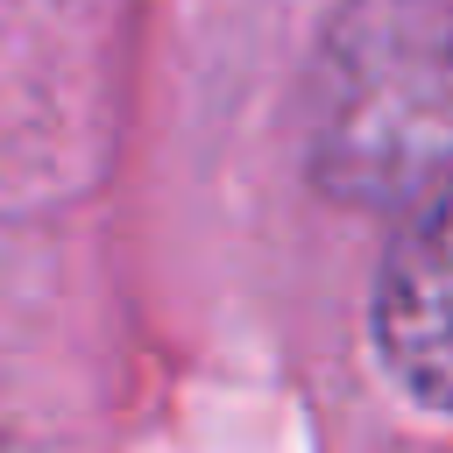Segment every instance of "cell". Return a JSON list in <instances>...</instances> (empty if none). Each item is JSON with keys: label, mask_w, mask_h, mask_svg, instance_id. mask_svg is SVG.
<instances>
[{"label": "cell", "mask_w": 453, "mask_h": 453, "mask_svg": "<svg viewBox=\"0 0 453 453\" xmlns=\"http://www.w3.org/2000/svg\"><path fill=\"white\" fill-rule=\"evenodd\" d=\"M375 354L432 411H453V177L411 198L375 276Z\"/></svg>", "instance_id": "cell-2"}, {"label": "cell", "mask_w": 453, "mask_h": 453, "mask_svg": "<svg viewBox=\"0 0 453 453\" xmlns=\"http://www.w3.org/2000/svg\"><path fill=\"white\" fill-rule=\"evenodd\" d=\"M311 170L347 205L453 177V0H340L311 85Z\"/></svg>", "instance_id": "cell-1"}]
</instances>
